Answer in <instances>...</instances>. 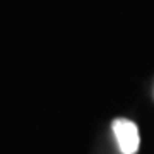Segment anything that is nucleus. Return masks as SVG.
I'll return each instance as SVG.
<instances>
[{
    "instance_id": "nucleus-1",
    "label": "nucleus",
    "mask_w": 154,
    "mask_h": 154,
    "mask_svg": "<svg viewBox=\"0 0 154 154\" xmlns=\"http://www.w3.org/2000/svg\"><path fill=\"white\" fill-rule=\"evenodd\" d=\"M115 139L118 142L122 154H135L139 151V144H140V137H139V128L132 120L127 118H115L111 123Z\"/></svg>"
}]
</instances>
